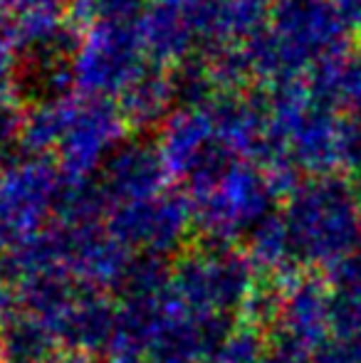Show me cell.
Here are the masks:
<instances>
[{"label": "cell", "instance_id": "1", "mask_svg": "<svg viewBox=\"0 0 361 363\" xmlns=\"http://www.w3.org/2000/svg\"><path fill=\"white\" fill-rule=\"evenodd\" d=\"M67 62L74 91L116 101L151 65L139 18H106L87 25L74 38Z\"/></svg>", "mask_w": 361, "mask_h": 363}, {"label": "cell", "instance_id": "2", "mask_svg": "<svg viewBox=\"0 0 361 363\" xmlns=\"http://www.w3.org/2000/svg\"><path fill=\"white\" fill-rule=\"evenodd\" d=\"M139 30L151 62L179 69L218 50L216 0H144Z\"/></svg>", "mask_w": 361, "mask_h": 363}, {"label": "cell", "instance_id": "3", "mask_svg": "<svg viewBox=\"0 0 361 363\" xmlns=\"http://www.w3.org/2000/svg\"><path fill=\"white\" fill-rule=\"evenodd\" d=\"M179 89H176L174 72L151 62L116 99L126 124L146 126L166 119L179 106Z\"/></svg>", "mask_w": 361, "mask_h": 363}, {"label": "cell", "instance_id": "4", "mask_svg": "<svg viewBox=\"0 0 361 363\" xmlns=\"http://www.w3.org/2000/svg\"><path fill=\"white\" fill-rule=\"evenodd\" d=\"M25 116H28V106L20 101L18 91H5L0 94V139L23 134Z\"/></svg>", "mask_w": 361, "mask_h": 363}, {"label": "cell", "instance_id": "5", "mask_svg": "<svg viewBox=\"0 0 361 363\" xmlns=\"http://www.w3.org/2000/svg\"><path fill=\"white\" fill-rule=\"evenodd\" d=\"M15 62H18V52L0 33V94L15 89Z\"/></svg>", "mask_w": 361, "mask_h": 363}]
</instances>
